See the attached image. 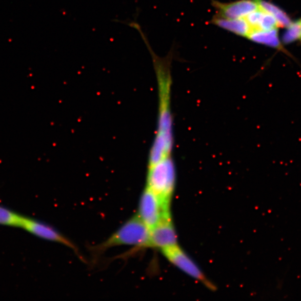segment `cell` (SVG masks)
<instances>
[{
  "mask_svg": "<svg viewBox=\"0 0 301 301\" xmlns=\"http://www.w3.org/2000/svg\"><path fill=\"white\" fill-rule=\"evenodd\" d=\"M211 23L236 35L247 38L251 29L245 18H226L215 15Z\"/></svg>",
  "mask_w": 301,
  "mask_h": 301,
  "instance_id": "9c48e42d",
  "label": "cell"
},
{
  "mask_svg": "<svg viewBox=\"0 0 301 301\" xmlns=\"http://www.w3.org/2000/svg\"><path fill=\"white\" fill-rule=\"evenodd\" d=\"M23 215L0 204V226L20 227Z\"/></svg>",
  "mask_w": 301,
  "mask_h": 301,
  "instance_id": "4fadbf2b",
  "label": "cell"
},
{
  "mask_svg": "<svg viewBox=\"0 0 301 301\" xmlns=\"http://www.w3.org/2000/svg\"><path fill=\"white\" fill-rule=\"evenodd\" d=\"M259 9L272 15L277 21L279 27L287 28L292 22L286 12L277 5L266 0H254Z\"/></svg>",
  "mask_w": 301,
  "mask_h": 301,
  "instance_id": "7c38bea8",
  "label": "cell"
},
{
  "mask_svg": "<svg viewBox=\"0 0 301 301\" xmlns=\"http://www.w3.org/2000/svg\"><path fill=\"white\" fill-rule=\"evenodd\" d=\"M251 31H268L277 29L279 26L275 19L266 12L259 9L245 18Z\"/></svg>",
  "mask_w": 301,
  "mask_h": 301,
  "instance_id": "30bf717a",
  "label": "cell"
},
{
  "mask_svg": "<svg viewBox=\"0 0 301 301\" xmlns=\"http://www.w3.org/2000/svg\"><path fill=\"white\" fill-rule=\"evenodd\" d=\"M165 257L189 276L201 282L210 290H214V285L205 276L200 269L178 246L165 249L162 251Z\"/></svg>",
  "mask_w": 301,
  "mask_h": 301,
  "instance_id": "5b68a950",
  "label": "cell"
},
{
  "mask_svg": "<svg viewBox=\"0 0 301 301\" xmlns=\"http://www.w3.org/2000/svg\"><path fill=\"white\" fill-rule=\"evenodd\" d=\"M19 228L26 230L28 232L39 237L41 239L61 243V244L72 249L76 254L79 255L78 248L71 241H70L66 237L46 223L32 218V217L23 215Z\"/></svg>",
  "mask_w": 301,
  "mask_h": 301,
  "instance_id": "8992f818",
  "label": "cell"
},
{
  "mask_svg": "<svg viewBox=\"0 0 301 301\" xmlns=\"http://www.w3.org/2000/svg\"><path fill=\"white\" fill-rule=\"evenodd\" d=\"M211 4L217 11L216 15L226 18H245L259 8L254 0H236L230 3L214 0Z\"/></svg>",
  "mask_w": 301,
  "mask_h": 301,
  "instance_id": "ba28073f",
  "label": "cell"
},
{
  "mask_svg": "<svg viewBox=\"0 0 301 301\" xmlns=\"http://www.w3.org/2000/svg\"><path fill=\"white\" fill-rule=\"evenodd\" d=\"M151 230L137 215L128 220L110 238L93 248L101 253L109 248L131 246L139 248H149Z\"/></svg>",
  "mask_w": 301,
  "mask_h": 301,
  "instance_id": "6da1fadb",
  "label": "cell"
},
{
  "mask_svg": "<svg viewBox=\"0 0 301 301\" xmlns=\"http://www.w3.org/2000/svg\"><path fill=\"white\" fill-rule=\"evenodd\" d=\"M175 182V167L171 156L149 165L146 187L153 191L166 207L170 208Z\"/></svg>",
  "mask_w": 301,
  "mask_h": 301,
  "instance_id": "7a4b0ae2",
  "label": "cell"
},
{
  "mask_svg": "<svg viewBox=\"0 0 301 301\" xmlns=\"http://www.w3.org/2000/svg\"><path fill=\"white\" fill-rule=\"evenodd\" d=\"M177 246V236L171 215H166L151 229L149 248H156L163 251Z\"/></svg>",
  "mask_w": 301,
  "mask_h": 301,
  "instance_id": "52a82bcc",
  "label": "cell"
},
{
  "mask_svg": "<svg viewBox=\"0 0 301 301\" xmlns=\"http://www.w3.org/2000/svg\"><path fill=\"white\" fill-rule=\"evenodd\" d=\"M170 214V208L165 206L159 197L146 187L139 202L137 214L139 218L151 230L164 216Z\"/></svg>",
  "mask_w": 301,
  "mask_h": 301,
  "instance_id": "277c9868",
  "label": "cell"
},
{
  "mask_svg": "<svg viewBox=\"0 0 301 301\" xmlns=\"http://www.w3.org/2000/svg\"><path fill=\"white\" fill-rule=\"evenodd\" d=\"M170 88L169 86L158 87L159 109L158 129L153 145L158 148L171 151L173 145L172 121L170 111Z\"/></svg>",
  "mask_w": 301,
  "mask_h": 301,
  "instance_id": "3957f363",
  "label": "cell"
},
{
  "mask_svg": "<svg viewBox=\"0 0 301 301\" xmlns=\"http://www.w3.org/2000/svg\"><path fill=\"white\" fill-rule=\"evenodd\" d=\"M247 39L269 47L282 49L278 37V28L268 31H252Z\"/></svg>",
  "mask_w": 301,
  "mask_h": 301,
  "instance_id": "8fae6325",
  "label": "cell"
},
{
  "mask_svg": "<svg viewBox=\"0 0 301 301\" xmlns=\"http://www.w3.org/2000/svg\"><path fill=\"white\" fill-rule=\"evenodd\" d=\"M297 41H301V19L292 22L290 26L287 27L283 37V41L286 44Z\"/></svg>",
  "mask_w": 301,
  "mask_h": 301,
  "instance_id": "5bb4252c",
  "label": "cell"
}]
</instances>
